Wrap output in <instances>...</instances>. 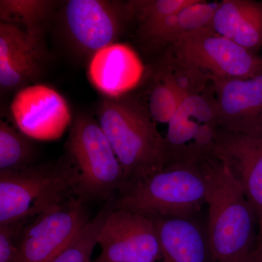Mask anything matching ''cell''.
<instances>
[{"instance_id": "obj_27", "label": "cell", "mask_w": 262, "mask_h": 262, "mask_svg": "<svg viewBox=\"0 0 262 262\" xmlns=\"http://www.w3.org/2000/svg\"><path fill=\"white\" fill-rule=\"evenodd\" d=\"M93 262H97V261H93Z\"/></svg>"}, {"instance_id": "obj_1", "label": "cell", "mask_w": 262, "mask_h": 262, "mask_svg": "<svg viewBox=\"0 0 262 262\" xmlns=\"http://www.w3.org/2000/svg\"><path fill=\"white\" fill-rule=\"evenodd\" d=\"M196 162L206 182L212 262H249L257 239L258 219L244 188L210 150L200 151Z\"/></svg>"}, {"instance_id": "obj_4", "label": "cell", "mask_w": 262, "mask_h": 262, "mask_svg": "<svg viewBox=\"0 0 262 262\" xmlns=\"http://www.w3.org/2000/svg\"><path fill=\"white\" fill-rule=\"evenodd\" d=\"M78 196L72 160L0 171V225L20 224Z\"/></svg>"}, {"instance_id": "obj_15", "label": "cell", "mask_w": 262, "mask_h": 262, "mask_svg": "<svg viewBox=\"0 0 262 262\" xmlns=\"http://www.w3.org/2000/svg\"><path fill=\"white\" fill-rule=\"evenodd\" d=\"M151 219L159 239L161 262H212L208 239L191 219Z\"/></svg>"}, {"instance_id": "obj_25", "label": "cell", "mask_w": 262, "mask_h": 262, "mask_svg": "<svg viewBox=\"0 0 262 262\" xmlns=\"http://www.w3.org/2000/svg\"><path fill=\"white\" fill-rule=\"evenodd\" d=\"M258 242H262V216L258 223V235L256 243Z\"/></svg>"}, {"instance_id": "obj_19", "label": "cell", "mask_w": 262, "mask_h": 262, "mask_svg": "<svg viewBox=\"0 0 262 262\" xmlns=\"http://www.w3.org/2000/svg\"><path fill=\"white\" fill-rule=\"evenodd\" d=\"M51 2L46 0H1L0 19L29 35L40 39L42 22L47 18Z\"/></svg>"}, {"instance_id": "obj_18", "label": "cell", "mask_w": 262, "mask_h": 262, "mask_svg": "<svg viewBox=\"0 0 262 262\" xmlns=\"http://www.w3.org/2000/svg\"><path fill=\"white\" fill-rule=\"evenodd\" d=\"M220 3L194 0L192 4L142 31L155 45L172 44L198 29L208 27Z\"/></svg>"}, {"instance_id": "obj_26", "label": "cell", "mask_w": 262, "mask_h": 262, "mask_svg": "<svg viewBox=\"0 0 262 262\" xmlns=\"http://www.w3.org/2000/svg\"><path fill=\"white\" fill-rule=\"evenodd\" d=\"M261 63H262V54H261Z\"/></svg>"}, {"instance_id": "obj_7", "label": "cell", "mask_w": 262, "mask_h": 262, "mask_svg": "<svg viewBox=\"0 0 262 262\" xmlns=\"http://www.w3.org/2000/svg\"><path fill=\"white\" fill-rule=\"evenodd\" d=\"M86 201L76 196L39 215L24 229L17 262H53L87 225Z\"/></svg>"}, {"instance_id": "obj_2", "label": "cell", "mask_w": 262, "mask_h": 262, "mask_svg": "<svg viewBox=\"0 0 262 262\" xmlns=\"http://www.w3.org/2000/svg\"><path fill=\"white\" fill-rule=\"evenodd\" d=\"M206 186L196 151L178 155L161 170L129 181L114 199L115 208L146 216L190 219L206 203Z\"/></svg>"}, {"instance_id": "obj_12", "label": "cell", "mask_w": 262, "mask_h": 262, "mask_svg": "<svg viewBox=\"0 0 262 262\" xmlns=\"http://www.w3.org/2000/svg\"><path fill=\"white\" fill-rule=\"evenodd\" d=\"M211 82L219 128L242 134L262 130V75Z\"/></svg>"}, {"instance_id": "obj_5", "label": "cell", "mask_w": 262, "mask_h": 262, "mask_svg": "<svg viewBox=\"0 0 262 262\" xmlns=\"http://www.w3.org/2000/svg\"><path fill=\"white\" fill-rule=\"evenodd\" d=\"M170 56L174 67L202 82L262 75L261 56L221 35L209 26L170 44Z\"/></svg>"}, {"instance_id": "obj_8", "label": "cell", "mask_w": 262, "mask_h": 262, "mask_svg": "<svg viewBox=\"0 0 262 262\" xmlns=\"http://www.w3.org/2000/svg\"><path fill=\"white\" fill-rule=\"evenodd\" d=\"M97 262H161L162 254L153 219L115 208L110 211L98 234Z\"/></svg>"}, {"instance_id": "obj_6", "label": "cell", "mask_w": 262, "mask_h": 262, "mask_svg": "<svg viewBox=\"0 0 262 262\" xmlns=\"http://www.w3.org/2000/svg\"><path fill=\"white\" fill-rule=\"evenodd\" d=\"M67 145L78 173V196L86 202L115 199L126 178L100 124L86 115L77 117Z\"/></svg>"}, {"instance_id": "obj_14", "label": "cell", "mask_w": 262, "mask_h": 262, "mask_svg": "<svg viewBox=\"0 0 262 262\" xmlns=\"http://www.w3.org/2000/svg\"><path fill=\"white\" fill-rule=\"evenodd\" d=\"M39 39L11 24L0 23V85L2 91L20 87L40 72Z\"/></svg>"}, {"instance_id": "obj_17", "label": "cell", "mask_w": 262, "mask_h": 262, "mask_svg": "<svg viewBox=\"0 0 262 262\" xmlns=\"http://www.w3.org/2000/svg\"><path fill=\"white\" fill-rule=\"evenodd\" d=\"M216 124L214 96L195 93L183 100L173 118L168 123L166 142L168 152L182 149L184 144L196 139L202 129Z\"/></svg>"}, {"instance_id": "obj_22", "label": "cell", "mask_w": 262, "mask_h": 262, "mask_svg": "<svg viewBox=\"0 0 262 262\" xmlns=\"http://www.w3.org/2000/svg\"><path fill=\"white\" fill-rule=\"evenodd\" d=\"M194 0H139L128 3L131 15L135 16L140 24L141 32L153 24L173 14Z\"/></svg>"}, {"instance_id": "obj_20", "label": "cell", "mask_w": 262, "mask_h": 262, "mask_svg": "<svg viewBox=\"0 0 262 262\" xmlns=\"http://www.w3.org/2000/svg\"><path fill=\"white\" fill-rule=\"evenodd\" d=\"M32 139L3 120L0 121V171L34 165L37 149Z\"/></svg>"}, {"instance_id": "obj_9", "label": "cell", "mask_w": 262, "mask_h": 262, "mask_svg": "<svg viewBox=\"0 0 262 262\" xmlns=\"http://www.w3.org/2000/svg\"><path fill=\"white\" fill-rule=\"evenodd\" d=\"M130 15L128 4L101 0H70L64 8V24L76 47L92 56L115 43Z\"/></svg>"}, {"instance_id": "obj_13", "label": "cell", "mask_w": 262, "mask_h": 262, "mask_svg": "<svg viewBox=\"0 0 262 262\" xmlns=\"http://www.w3.org/2000/svg\"><path fill=\"white\" fill-rule=\"evenodd\" d=\"M144 72L137 53L123 43H113L95 53L89 67L91 83L108 98H119L135 89Z\"/></svg>"}, {"instance_id": "obj_24", "label": "cell", "mask_w": 262, "mask_h": 262, "mask_svg": "<svg viewBox=\"0 0 262 262\" xmlns=\"http://www.w3.org/2000/svg\"><path fill=\"white\" fill-rule=\"evenodd\" d=\"M249 262H262V242L256 243Z\"/></svg>"}, {"instance_id": "obj_3", "label": "cell", "mask_w": 262, "mask_h": 262, "mask_svg": "<svg viewBox=\"0 0 262 262\" xmlns=\"http://www.w3.org/2000/svg\"><path fill=\"white\" fill-rule=\"evenodd\" d=\"M98 118L126 182L158 171L168 163L166 139L160 135L149 110L140 103L108 98L100 106Z\"/></svg>"}, {"instance_id": "obj_11", "label": "cell", "mask_w": 262, "mask_h": 262, "mask_svg": "<svg viewBox=\"0 0 262 262\" xmlns=\"http://www.w3.org/2000/svg\"><path fill=\"white\" fill-rule=\"evenodd\" d=\"M209 150L238 179L258 223L262 216V130L242 134L218 128Z\"/></svg>"}, {"instance_id": "obj_16", "label": "cell", "mask_w": 262, "mask_h": 262, "mask_svg": "<svg viewBox=\"0 0 262 262\" xmlns=\"http://www.w3.org/2000/svg\"><path fill=\"white\" fill-rule=\"evenodd\" d=\"M209 27L241 47L256 51L262 48V2H220Z\"/></svg>"}, {"instance_id": "obj_10", "label": "cell", "mask_w": 262, "mask_h": 262, "mask_svg": "<svg viewBox=\"0 0 262 262\" xmlns=\"http://www.w3.org/2000/svg\"><path fill=\"white\" fill-rule=\"evenodd\" d=\"M10 110L19 130L37 140L58 139L72 120L64 98L56 90L43 84L20 90L12 101Z\"/></svg>"}, {"instance_id": "obj_23", "label": "cell", "mask_w": 262, "mask_h": 262, "mask_svg": "<svg viewBox=\"0 0 262 262\" xmlns=\"http://www.w3.org/2000/svg\"><path fill=\"white\" fill-rule=\"evenodd\" d=\"M20 224L0 225V262H17L18 244L15 243Z\"/></svg>"}, {"instance_id": "obj_21", "label": "cell", "mask_w": 262, "mask_h": 262, "mask_svg": "<svg viewBox=\"0 0 262 262\" xmlns=\"http://www.w3.org/2000/svg\"><path fill=\"white\" fill-rule=\"evenodd\" d=\"M187 96L170 72H166L151 91L148 110L155 121L168 124Z\"/></svg>"}]
</instances>
